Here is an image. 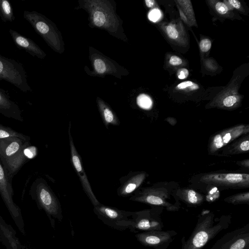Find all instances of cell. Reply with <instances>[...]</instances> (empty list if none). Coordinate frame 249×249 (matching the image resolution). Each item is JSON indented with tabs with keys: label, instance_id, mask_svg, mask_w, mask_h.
I'll return each instance as SVG.
<instances>
[{
	"label": "cell",
	"instance_id": "cell-23",
	"mask_svg": "<svg viewBox=\"0 0 249 249\" xmlns=\"http://www.w3.org/2000/svg\"><path fill=\"white\" fill-rule=\"evenodd\" d=\"M9 138H18L25 141H30V137L28 136L0 124V139Z\"/></svg>",
	"mask_w": 249,
	"mask_h": 249
},
{
	"label": "cell",
	"instance_id": "cell-33",
	"mask_svg": "<svg viewBox=\"0 0 249 249\" xmlns=\"http://www.w3.org/2000/svg\"><path fill=\"white\" fill-rule=\"evenodd\" d=\"M215 7L217 12L221 15L227 14L229 11L227 6L222 2H217Z\"/></svg>",
	"mask_w": 249,
	"mask_h": 249
},
{
	"label": "cell",
	"instance_id": "cell-30",
	"mask_svg": "<svg viewBox=\"0 0 249 249\" xmlns=\"http://www.w3.org/2000/svg\"><path fill=\"white\" fill-rule=\"evenodd\" d=\"M166 32L168 36L172 39H177L178 37V32L176 26L172 24L167 26Z\"/></svg>",
	"mask_w": 249,
	"mask_h": 249
},
{
	"label": "cell",
	"instance_id": "cell-29",
	"mask_svg": "<svg viewBox=\"0 0 249 249\" xmlns=\"http://www.w3.org/2000/svg\"><path fill=\"white\" fill-rule=\"evenodd\" d=\"M237 101L238 99L236 96L231 95L223 99L222 104L225 107H233L237 103Z\"/></svg>",
	"mask_w": 249,
	"mask_h": 249
},
{
	"label": "cell",
	"instance_id": "cell-14",
	"mask_svg": "<svg viewBox=\"0 0 249 249\" xmlns=\"http://www.w3.org/2000/svg\"><path fill=\"white\" fill-rule=\"evenodd\" d=\"M0 194L11 215L14 218H18L20 214V209L13 201L11 182L9 180L0 161Z\"/></svg>",
	"mask_w": 249,
	"mask_h": 249
},
{
	"label": "cell",
	"instance_id": "cell-12",
	"mask_svg": "<svg viewBox=\"0 0 249 249\" xmlns=\"http://www.w3.org/2000/svg\"><path fill=\"white\" fill-rule=\"evenodd\" d=\"M37 154V149L28 142L21 150L9 159L3 166L9 180H11L21 167L29 160L35 158Z\"/></svg>",
	"mask_w": 249,
	"mask_h": 249
},
{
	"label": "cell",
	"instance_id": "cell-9",
	"mask_svg": "<svg viewBox=\"0 0 249 249\" xmlns=\"http://www.w3.org/2000/svg\"><path fill=\"white\" fill-rule=\"evenodd\" d=\"M71 122L69 124L68 137L71 153V160L73 167L77 175L85 193L94 206L100 203L94 195L88 177L85 171L80 155L77 151L71 134Z\"/></svg>",
	"mask_w": 249,
	"mask_h": 249
},
{
	"label": "cell",
	"instance_id": "cell-20",
	"mask_svg": "<svg viewBox=\"0 0 249 249\" xmlns=\"http://www.w3.org/2000/svg\"><path fill=\"white\" fill-rule=\"evenodd\" d=\"M99 107L102 121L107 128H108L110 124L120 125V122L118 118L110 107L103 103L99 104Z\"/></svg>",
	"mask_w": 249,
	"mask_h": 249
},
{
	"label": "cell",
	"instance_id": "cell-1",
	"mask_svg": "<svg viewBox=\"0 0 249 249\" xmlns=\"http://www.w3.org/2000/svg\"><path fill=\"white\" fill-rule=\"evenodd\" d=\"M231 218V214L215 217L213 212L202 211L197 216L196 226L188 239L182 237L181 249H202L219 233L229 228Z\"/></svg>",
	"mask_w": 249,
	"mask_h": 249
},
{
	"label": "cell",
	"instance_id": "cell-19",
	"mask_svg": "<svg viewBox=\"0 0 249 249\" xmlns=\"http://www.w3.org/2000/svg\"><path fill=\"white\" fill-rule=\"evenodd\" d=\"M249 150V134L241 136L223 147L216 155L230 156L245 154Z\"/></svg>",
	"mask_w": 249,
	"mask_h": 249
},
{
	"label": "cell",
	"instance_id": "cell-25",
	"mask_svg": "<svg viewBox=\"0 0 249 249\" xmlns=\"http://www.w3.org/2000/svg\"><path fill=\"white\" fill-rule=\"evenodd\" d=\"M137 101L138 105L142 108L147 109L152 107V101L150 97L146 94H140L137 97Z\"/></svg>",
	"mask_w": 249,
	"mask_h": 249
},
{
	"label": "cell",
	"instance_id": "cell-16",
	"mask_svg": "<svg viewBox=\"0 0 249 249\" xmlns=\"http://www.w3.org/2000/svg\"><path fill=\"white\" fill-rule=\"evenodd\" d=\"M29 142L18 138L0 139V159L2 164L18 153Z\"/></svg>",
	"mask_w": 249,
	"mask_h": 249
},
{
	"label": "cell",
	"instance_id": "cell-32",
	"mask_svg": "<svg viewBox=\"0 0 249 249\" xmlns=\"http://www.w3.org/2000/svg\"><path fill=\"white\" fill-rule=\"evenodd\" d=\"M211 41L208 38L202 39L199 43V48L203 52H208L211 47Z\"/></svg>",
	"mask_w": 249,
	"mask_h": 249
},
{
	"label": "cell",
	"instance_id": "cell-40",
	"mask_svg": "<svg viewBox=\"0 0 249 249\" xmlns=\"http://www.w3.org/2000/svg\"><path fill=\"white\" fill-rule=\"evenodd\" d=\"M145 4L148 7H152L155 4V1L154 0H145Z\"/></svg>",
	"mask_w": 249,
	"mask_h": 249
},
{
	"label": "cell",
	"instance_id": "cell-28",
	"mask_svg": "<svg viewBox=\"0 0 249 249\" xmlns=\"http://www.w3.org/2000/svg\"><path fill=\"white\" fill-rule=\"evenodd\" d=\"M93 19L95 25L98 27L102 26L106 22L105 16L100 11H96L94 12Z\"/></svg>",
	"mask_w": 249,
	"mask_h": 249
},
{
	"label": "cell",
	"instance_id": "cell-15",
	"mask_svg": "<svg viewBox=\"0 0 249 249\" xmlns=\"http://www.w3.org/2000/svg\"><path fill=\"white\" fill-rule=\"evenodd\" d=\"M176 202H183L188 207H197L207 200L206 196L198 191L190 187L176 189L173 193Z\"/></svg>",
	"mask_w": 249,
	"mask_h": 249
},
{
	"label": "cell",
	"instance_id": "cell-31",
	"mask_svg": "<svg viewBox=\"0 0 249 249\" xmlns=\"http://www.w3.org/2000/svg\"><path fill=\"white\" fill-rule=\"evenodd\" d=\"M94 65L96 71L99 73H103L107 70L105 63L101 59L97 58L95 59L94 60Z\"/></svg>",
	"mask_w": 249,
	"mask_h": 249
},
{
	"label": "cell",
	"instance_id": "cell-21",
	"mask_svg": "<svg viewBox=\"0 0 249 249\" xmlns=\"http://www.w3.org/2000/svg\"><path fill=\"white\" fill-rule=\"evenodd\" d=\"M0 18L4 22H12L15 19L12 6L7 0H0Z\"/></svg>",
	"mask_w": 249,
	"mask_h": 249
},
{
	"label": "cell",
	"instance_id": "cell-10",
	"mask_svg": "<svg viewBox=\"0 0 249 249\" xmlns=\"http://www.w3.org/2000/svg\"><path fill=\"white\" fill-rule=\"evenodd\" d=\"M210 249H249V223L226 233Z\"/></svg>",
	"mask_w": 249,
	"mask_h": 249
},
{
	"label": "cell",
	"instance_id": "cell-18",
	"mask_svg": "<svg viewBox=\"0 0 249 249\" xmlns=\"http://www.w3.org/2000/svg\"><path fill=\"white\" fill-rule=\"evenodd\" d=\"M0 113L4 116L21 122L23 121L18 105L10 99L7 91L0 88Z\"/></svg>",
	"mask_w": 249,
	"mask_h": 249
},
{
	"label": "cell",
	"instance_id": "cell-13",
	"mask_svg": "<svg viewBox=\"0 0 249 249\" xmlns=\"http://www.w3.org/2000/svg\"><path fill=\"white\" fill-rule=\"evenodd\" d=\"M148 174L145 171H133L119 179L120 185L117 189V195L126 197L133 194L140 187Z\"/></svg>",
	"mask_w": 249,
	"mask_h": 249
},
{
	"label": "cell",
	"instance_id": "cell-38",
	"mask_svg": "<svg viewBox=\"0 0 249 249\" xmlns=\"http://www.w3.org/2000/svg\"><path fill=\"white\" fill-rule=\"evenodd\" d=\"M237 164L240 166L247 168L249 169V159H247L245 160H243L242 161H239L237 162Z\"/></svg>",
	"mask_w": 249,
	"mask_h": 249
},
{
	"label": "cell",
	"instance_id": "cell-4",
	"mask_svg": "<svg viewBox=\"0 0 249 249\" xmlns=\"http://www.w3.org/2000/svg\"><path fill=\"white\" fill-rule=\"evenodd\" d=\"M164 208L152 206L139 211L132 212L129 229L133 232L161 231L164 227L161 215Z\"/></svg>",
	"mask_w": 249,
	"mask_h": 249
},
{
	"label": "cell",
	"instance_id": "cell-17",
	"mask_svg": "<svg viewBox=\"0 0 249 249\" xmlns=\"http://www.w3.org/2000/svg\"><path fill=\"white\" fill-rule=\"evenodd\" d=\"M9 32L12 40L18 48L24 50L33 56L41 59L44 57L45 53L33 40L14 30L10 29Z\"/></svg>",
	"mask_w": 249,
	"mask_h": 249
},
{
	"label": "cell",
	"instance_id": "cell-34",
	"mask_svg": "<svg viewBox=\"0 0 249 249\" xmlns=\"http://www.w3.org/2000/svg\"><path fill=\"white\" fill-rule=\"evenodd\" d=\"M160 17V11L158 9H154L150 11L148 15L149 19L155 22L158 20Z\"/></svg>",
	"mask_w": 249,
	"mask_h": 249
},
{
	"label": "cell",
	"instance_id": "cell-37",
	"mask_svg": "<svg viewBox=\"0 0 249 249\" xmlns=\"http://www.w3.org/2000/svg\"><path fill=\"white\" fill-rule=\"evenodd\" d=\"M228 2L230 4L236 9H240L241 7V3L236 0H229Z\"/></svg>",
	"mask_w": 249,
	"mask_h": 249
},
{
	"label": "cell",
	"instance_id": "cell-6",
	"mask_svg": "<svg viewBox=\"0 0 249 249\" xmlns=\"http://www.w3.org/2000/svg\"><path fill=\"white\" fill-rule=\"evenodd\" d=\"M93 211L99 219L114 229L118 230L129 229L132 212L119 210L101 203L94 206Z\"/></svg>",
	"mask_w": 249,
	"mask_h": 249
},
{
	"label": "cell",
	"instance_id": "cell-11",
	"mask_svg": "<svg viewBox=\"0 0 249 249\" xmlns=\"http://www.w3.org/2000/svg\"><path fill=\"white\" fill-rule=\"evenodd\" d=\"M178 233L174 230L151 231L137 233V240L143 246L153 249H167Z\"/></svg>",
	"mask_w": 249,
	"mask_h": 249
},
{
	"label": "cell",
	"instance_id": "cell-24",
	"mask_svg": "<svg viewBox=\"0 0 249 249\" xmlns=\"http://www.w3.org/2000/svg\"><path fill=\"white\" fill-rule=\"evenodd\" d=\"M0 227L3 234L8 239L11 247L13 249H18L19 246V243L17 239L15 238L14 235L12 232L9 230L8 228L4 225L0 224Z\"/></svg>",
	"mask_w": 249,
	"mask_h": 249
},
{
	"label": "cell",
	"instance_id": "cell-27",
	"mask_svg": "<svg viewBox=\"0 0 249 249\" xmlns=\"http://www.w3.org/2000/svg\"><path fill=\"white\" fill-rule=\"evenodd\" d=\"M177 2L181 5L184 6V7H182L184 8V10L186 12H184L185 15L188 16V18L189 19H194L193 16V11L192 10V7L191 5V1L189 0H178Z\"/></svg>",
	"mask_w": 249,
	"mask_h": 249
},
{
	"label": "cell",
	"instance_id": "cell-26",
	"mask_svg": "<svg viewBox=\"0 0 249 249\" xmlns=\"http://www.w3.org/2000/svg\"><path fill=\"white\" fill-rule=\"evenodd\" d=\"M177 88L179 90L192 91L199 89V86L191 81H186L178 84Z\"/></svg>",
	"mask_w": 249,
	"mask_h": 249
},
{
	"label": "cell",
	"instance_id": "cell-35",
	"mask_svg": "<svg viewBox=\"0 0 249 249\" xmlns=\"http://www.w3.org/2000/svg\"><path fill=\"white\" fill-rule=\"evenodd\" d=\"M169 62L171 65L178 66L182 63V60L178 56L173 55L170 57Z\"/></svg>",
	"mask_w": 249,
	"mask_h": 249
},
{
	"label": "cell",
	"instance_id": "cell-39",
	"mask_svg": "<svg viewBox=\"0 0 249 249\" xmlns=\"http://www.w3.org/2000/svg\"><path fill=\"white\" fill-rule=\"evenodd\" d=\"M178 10H179V14H180V17L181 18H182V19L184 21V22H185L186 24H188L189 23V20H188V19L187 18V17H186V16L185 15V14H184V13L183 12V11H182L180 8H178Z\"/></svg>",
	"mask_w": 249,
	"mask_h": 249
},
{
	"label": "cell",
	"instance_id": "cell-7",
	"mask_svg": "<svg viewBox=\"0 0 249 249\" xmlns=\"http://www.w3.org/2000/svg\"><path fill=\"white\" fill-rule=\"evenodd\" d=\"M249 134L248 124H239L220 130L210 138L208 145V154L216 155L223 147L236 139Z\"/></svg>",
	"mask_w": 249,
	"mask_h": 249
},
{
	"label": "cell",
	"instance_id": "cell-8",
	"mask_svg": "<svg viewBox=\"0 0 249 249\" xmlns=\"http://www.w3.org/2000/svg\"><path fill=\"white\" fill-rule=\"evenodd\" d=\"M34 187L39 204L48 214L60 220L62 213L60 202L46 181L42 178L37 179Z\"/></svg>",
	"mask_w": 249,
	"mask_h": 249
},
{
	"label": "cell",
	"instance_id": "cell-22",
	"mask_svg": "<svg viewBox=\"0 0 249 249\" xmlns=\"http://www.w3.org/2000/svg\"><path fill=\"white\" fill-rule=\"evenodd\" d=\"M224 201L226 203L234 205L240 204L249 205V192L237 193L229 196L225 198Z\"/></svg>",
	"mask_w": 249,
	"mask_h": 249
},
{
	"label": "cell",
	"instance_id": "cell-2",
	"mask_svg": "<svg viewBox=\"0 0 249 249\" xmlns=\"http://www.w3.org/2000/svg\"><path fill=\"white\" fill-rule=\"evenodd\" d=\"M189 187L206 193L210 189L224 190L249 188V174L228 171L200 173L192 177Z\"/></svg>",
	"mask_w": 249,
	"mask_h": 249
},
{
	"label": "cell",
	"instance_id": "cell-5",
	"mask_svg": "<svg viewBox=\"0 0 249 249\" xmlns=\"http://www.w3.org/2000/svg\"><path fill=\"white\" fill-rule=\"evenodd\" d=\"M2 80L9 82L24 92L32 91L28 83L27 75L22 64L0 54V81Z\"/></svg>",
	"mask_w": 249,
	"mask_h": 249
},
{
	"label": "cell",
	"instance_id": "cell-3",
	"mask_svg": "<svg viewBox=\"0 0 249 249\" xmlns=\"http://www.w3.org/2000/svg\"><path fill=\"white\" fill-rule=\"evenodd\" d=\"M180 187L175 181H163L156 183L150 186L140 187L130 197L133 201L140 202L152 206L163 207L169 212L178 211L180 208V202L172 203L174 191Z\"/></svg>",
	"mask_w": 249,
	"mask_h": 249
},
{
	"label": "cell",
	"instance_id": "cell-36",
	"mask_svg": "<svg viewBox=\"0 0 249 249\" xmlns=\"http://www.w3.org/2000/svg\"><path fill=\"white\" fill-rule=\"evenodd\" d=\"M177 74L179 79H184L188 77L189 71L187 69L181 68L178 70Z\"/></svg>",
	"mask_w": 249,
	"mask_h": 249
}]
</instances>
